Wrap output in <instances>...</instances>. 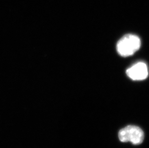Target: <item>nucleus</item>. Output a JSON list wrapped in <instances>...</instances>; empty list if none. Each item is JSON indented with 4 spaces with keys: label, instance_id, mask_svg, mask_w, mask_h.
Instances as JSON below:
<instances>
[{
    "label": "nucleus",
    "instance_id": "nucleus-1",
    "mask_svg": "<svg viewBox=\"0 0 149 148\" xmlns=\"http://www.w3.org/2000/svg\"><path fill=\"white\" fill-rule=\"evenodd\" d=\"M141 41L139 37L134 34H127L118 41L117 51L121 56L128 57L138 51L141 47Z\"/></svg>",
    "mask_w": 149,
    "mask_h": 148
},
{
    "label": "nucleus",
    "instance_id": "nucleus-2",
    "mask_svg": "<svg viewBox=\"0 0 149 148\" xmlns=\"http://www.w3.org/2000/svg\"><path fill=\"white\" fill-rule=\"evenodd\" d=\"M118 137L122 142H130L134 145H139L143 141L144 134L140 127L130 125L120 130Z\"/></svg>",
    "mask_w": 149,
    "mask_h": 148
},
{
    "label": "nucleus",
    "instance_id": "nucleus-3",
    "mask_svg": "<svg viewBox=\"0 0 149 148\" xmlns=\"http://www.w3.org/2000/svg\"><path fill=\"white\" fill-rule=\"evenodd\" d=\"M127 75L133 80H142L148 75V67L143 62H138L127 69Z\"/></svg>",
    "mask_w": 149,
    "mask_h": 148
}]
</instances>
